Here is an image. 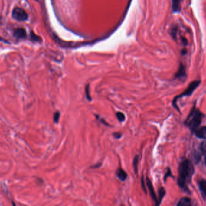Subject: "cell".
Returning <instances> with one entry per match:
<instances>
[{
  "label": "cell",
  "mask_w": 206,
  "mask_h": 206,
  "mask_svg": "<svg viewBox=\"0 0 206 206\" xmlns=\"http://www.w3.org/2000/svg\"><path fill=\"white\" fill-rule=\"evenodd\" d=\"M200 149L202 153H206V141L202 142L200 146Z\"/></svg>",
  "instance_id": "cell-17"
},
{
  "label": "cell",
  "mask_w": 206,
  "mask_h": 206,
  "mask_svg": "<svg viewBox=\"0 0 206 206\" xmlns=\"http://www.w3.org/2000/svg\"><path fill=\"white\" fill-rule=\"evenodd\" d=\"M89 85H87L86 87H85V94H86V97H87V99L89 100V101H91V97L90 95V90H89Z\"/></svg>",
  "instance_id": "cell-16"
},
{
  "label": "cell",
  "mask_w": 206,
  "mask_h": 206,
  "mask_svg": "<svg viewBox=\"0 0 206 206\" xmlns=\"http://www.w3.org/2000/svg\"><path fill=\"white\" fill-rule=\"evenodd\" d=\"M59 117H60V113L59 111H56L54 114V116H53V120H54V123H57L59 122Z\"/></svg>",
  "instance_id": "cell-18"
},
{
  "label": "cell",
  "mask_w": 206,
  "mask_h": 206,
  "mask_svg": "<svg viewBox=\"0 0 206 206\" xmlns=\"http://www.w3.org/2000/svg\"><path fill=\"white\" fill-rule=\"evenodd\" d=\"M14 36L17 38H25L26 37V31L25 29L22 28H16L15 31H14V33H13Z\"/></svg>",
  "instance_id": "cell-8"
},
{
  "label": "cell",
  "mask_w": 206,
  "mask_h": 206,
  "mask_svg": "<svg viewBox=\"0 0 206 206\" xmlns=\"http://www.w3.org/2000/svg\"><path fill=\"white\" fill-rule=\"evenodd\" d=\"M101 163H99V165H95L94 166H92L91 168H99L100 166H101Z\"/></svg>",
  "instance_id": "cell-24"
},
{
  "label": "cell",
  "mask_w": 206,
  "mask_h": 206,
  "mask_svg": "<svg viewBox=\"0 0 206 206\" xmlns=\"http://www.w3.org/2000/svg\"><path fill=\"white\" fill-rule=\"evenodd\" d=\"M179 176L177 180L180 188L186 192L189 191L188 185L192 180V177L195 172V169L192 163L188 159L182 161L179 166Z\"/></svg>",
  "instance_id": "cell-1"
},
{
  "label": "cell",
  "mask_w": 206,
  "mask_h": 206,
  "mask_svg": "<svg viewBox=\"0 0 206 206\" xmlns=\"http://www.w3.org/2000/svg\"><path fill=\"white\" fill-rule=\"evenodd\" d=\"M166 194V191L165 189L163 188H160L159 190V199H158V204L157 206H159L162 201V200L164 197V196Z\"/></svg>",
  "instance_id": "cell-12"
},
{
  "label": "cell",
  "mask_w": 206,
  "mask_h": 206,
  "mask_svg": "<svg viewBox=\"0 0 206 206\" xmlns=\"http://www.w3.org/2000/svg\"><path fill=\"white\" fill-rule=\"evenodd\" d=\"M169 177H173L172 174H171V171L170 168H168V169H167V172H166V174H165V178H164V181H165V182L166 181V180L168 179V178Z\"/></svg>",
  "instance_id": "cell-19"
},
{
  "label": "cell",
  "mask_w": 206,
  "mask_h": 206,
  "mask_svg": "<svg viewBox=\"0 0 206 206\" xmlns=\"http://www.w3.org/2000/svg\"><path fill=\"white\" fill-rule=\"evenodd\" d=\"M31 38H32V39H33L34 41H38V42H39V41H40V38H39V37H38V36H37L35 34H33V33H31Z\"/></svg>",
  "instance_id": "cell-21"
},
{
  "label": "cell",
  "mask_w": 206,
  "mask_h": 206,
  "mask_svg": "<svg viewBox=\"0 0 206 206\" xmlns=\"http://www.w3.org/2000/svg\"><path fill=\"white\" fill-rule=\"evenodd\" d=\"M182 0H172V10L174 11H178L180 9V4Z\"/></svg>",
  "instance_id": "cell-13"
},
{
  "label": "cell",
  "mask_w": 206,
  "mask_h": 206,
  "mask_svg": "<svg viewBox=\"0 0 206 206\" xmlns=\"http://www.w3.org/2000/svg\"><path fill=\"white\" fill-rule=\"evenodd\" d=\"M141 183H142V189H143L145 193H146V189H145V184H144V180H143V178L142 177V179H141Z\"/></svg>",
  "instance_id": "cell-22"
},
{
  "label": "cell",
  "mask_w": 206,
  "mask_h": 206,
  "mask_svg": "<svg viewBox=\"0 0 206 206\" xmlns=\"http://www.w3.org/2000/svg\"><path fill=\"white\" fill-rule=\"evenodd\" d=\"M116 175L117 176V177L122 181H125L128 177V175L126 174V172L122 169V168L119 169L117 172H116Z\"/></svg>",
  "instance_id": "cell-9"
},
{
  "label": "cell",
  "mask_w": 206,
  "mask_h": 206,
  "mask_svg": "<svg viewBox=\"0 0 206 206\" xmlns=\"http://www.w3.org/2000/svg\"><path fill=\"white\" fill-rule=\"evenodd\" d=\"M113 136L116 139H120L122 137V134L120 133H119V132H115V133L113 134Z\"/></svg>",
  "instance_id": "cell-23"
},
{
  "label": "cell",
  "mask_w": 206,
  "mask_h": 206,
  "mask_svg": "<svg viewBox=\"0 0 206 206\" xmlns=\"http://www.w3.org/2000/svg\"><path fill=\"white\" fill-rule=\"evenodd\" d=\"M201 83V81L200 80H195L194 82H192V83H191L189 85V87H188V88L181 94H180L179 96L175 97L172 102V105L173 106L176 108L178 111H180L179 108H178L177 105V102L178 100V99L179 98H183L184 97H186V96H191L192 94V93H194V91L198 87V86L200 85V84Z\"/></svg>",
  "instance_id": "cell-3"
},
{
  "label": "cell",
  "mask_w": 206,
  "mask_h": 206,
  "mask_svg": "<svg viewBox=\"0 0 206 206\" xmlns=\"http://www.w3.org/2000/svg\"><path fill=\"white\" fill-rule=\"evenodd\" d=\"M205 162H206V160H205Z\"/></svg>",
  "instance_id": "cell-25"
},
{
  "label": "cell",
  "mask_w": 206,
  "mask_h": 206,
  "mask_svg": "<svg viewBox=\"0 0 206 206\" xmlns=\"http://www.w3.org/2000/svg\"><path fill=\"white\" fill-rule=\"evenodd\" d=\"M146 182H147V185H148V189L149 190V192H150V194L151 195V197L155 201V205L157 206L158 204V198H157V197L155 193V191H154V188H153V186H152V184L151 183V181L150 180V179L149 178H146Z\"/></svg>",
  "instance_id": "cell-5"
},
{
  "label": "cell",
  "mask_w": 206,
  "mask_h": 206,
  "mask_svg": "<svg viewBox=\"0 0 206 206\" xmlns=\"http://www.w3.org/2000/svg\"><path fill=\"white\" fill-rule=\"evenodd\" d=\"M204 115L195 106H194L185 122V124L193 132L198 128L200 125Z\"/></svg>",
  "instance_id": "cell-2"
},
{
  "label": "cell",
  "mask_w": 206,
  "mask_h": 206,
  "mask_svg": "<svg viewBox=\"0 0 206 206\" xmlns=\"http://www.w3.org/2000/svg\"><path fill=\"white\" fill-rule=\"evenodd\" d=\"M178 206H191V200L188 197L182 198L178 203L177 204Z\"/></svg>",
  "instance_id": "cell-10"
},
{
  "label": "cell",
  "mask_w": 206,
  "mask_h": 206,
  "mask_svg": "<svg viewBox=\"0 0 206 206\" xmlns=\"http://www.w3.org/2000/svg\"><path fill=\"white\" fill-rule=\"evenodd\" d=\"M138 163H139V156L136 155L133 160V166L135 173L137 174L138 172Z\"/></svg>",
  "instance_id": "cell-14"
},
{
  "label": "cell",
  "mask_w": 206,
  "mask_h": 206,
  "mask_svg": "<svg viewBox=\"0 0 206 206\" xmlns=\"http://www.w3.org/2000/svg\"><path fill=\"white\" fill-rule=\"evenodd\" d=\"M198 187L200 191V193L203 198L206 200V180L204 179H201L198 181Z\"/></svg>",
  "instance_id": "cell-6"
},
{
  "label": "cell",
  "mask_w": 206,
  "mask_h": 206,
  "mask_svg": "<svg viewBox=\"0 0 206 206\" xmlns=\"http://www.w3.org/2000/svg\"><path fill=\"white\" fill-rule=\"evenodd\" d=\"M195 136L200 139H206V126H203L197 129L195 131Z\"/></svg>",
  "instance_id": "cell-7"
},
{
  "label": "cell",
  "mask_w": 206,
  "mask_h": 206,
  "mask_svg": "<svg viewBox=\"0 0 206 206\" xmlns=\"http://www.w3.org/2000/svg\"><path fill=\"white\" fill-rule=\"evenodd\" d=\"M186 77V71H185V68L183 65H180V67L176 74V77L178 79H183Z\"/></svg>",
  "instance_id": "cell-11"
},
{
  "label": "cell",
  "mask_w": 206,
  "mask_h": 206,
  "mask_svg": "<svg viewBox=\"0 0 206 206\" xmlns=\"http://www.w3.org/2000/svg\"><path fill=\"white\" fill-rule=\"evenodd\" d=\"M116 116L119 122H123L125 120V116L121 112H117L116 113Z\"/></svg>",
  "instance_id": "cell-15"
},
{
  "label": "cell",
  "mask_w": 206,
  "mask_h": 206,
  "mask_svg": "<svg viewBox=\"0 0 206 206\" xmlns=\"http://www.w3.org/2000/svg\"><path fill=\"white\" fill-rule=\"evenodd\" d=\"M12 17L15 20L22 21L27 19L28 15L23 9L16 7L12 11Z\"/></svg>",
  "instance_id": "cell-4"
},
{
  "label": "cell",
  "mask_w": 206,
  "mask_h": 206,
  "mask_svg": "<svg viewBox=\"0 0 206 206\" xmlns=\"http://www.w3.org/2000/svg\"><path fill=\"white\" fill-rule=\"evenodd\" d=\"M96 118L97 119V120H99L101 123H102L103 125H106V126H110V125L106 122V121H105L103 119H102V118H100L99 116H97V115H96Z\"/></svg>",
  "instance_id": "cell-20"
}]
</instances>
